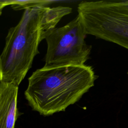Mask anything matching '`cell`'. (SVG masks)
I'll list each match as a JSON object with an SVG mask.
<instances>
[{
  "instance_id": "cell-1",
  "label": "cell",
  "mask_w": 128,
  "mask_h": 128,
  "mask_svg": "<svg viewBox=\"0 0 128 128\" xmlns=\"http://www.w3.org/2000/svg\"><path fill=\"white\" fill-rule=\"evenodd\" d=\"M72 11L71 8L61 6L40 5L25 8L18 24L8 30L6 37L0 54V82L18 86L40 53V42Z\"/></svg>"
},
{
  "instance_id": "cell-2",
  "label": "cell",
  "mask_w": 128,
  "mask_h": 128,
  "mask_svg": "<svg viewBox=\"0 0 128 128\" xmlns=\"http://www.w3.org/2000/svg\"><path fill=\"white\" fill-rule=\"evenodd\" d=\"M96 79L90 66H44L28 78L24 96L32 110L48 116L78 102Z\"/></svg>"
},
{
  "instance_id": "cell-3",
  "label": "cell",
  "mask_w": 128,
  "mask_h": 128,
  "mask_svg": "<svg viewBox=\"0 0 128 128\" xmlns=\"http://www.w3.org/2000/svg\"><path fill=\"white\" fill-rule=\"evenodd\" d=\"M78 12L86 34L128 50V0L83 1Z\"/></svg>"
},
{
  "instance_id": "cell-4",
  "label": "cell",
  "mask_w": 128,
  "mask_h": 128,
  "mask_svg": "<svg viewBox=\"0 0 128 128\" xmlns=\"http://www.w3.org/2000/svg\"><path fill=\"white\" fill-rule=\"evenodd\" d=\"M86 35L78 16L64 26L54 28L45 39L47 50L44 66L85 64L92 50L86 42Z\"/></svg>"
},
{
  "instance_id": "cell-5",
  "label": "cell",
  "mask_w": 128,
  "mask_h": 128,
  "mask_svg": "<svg viewBox=\"0 0 128 128\" xmlns=\"http://www.w3.org/2000/svg\"><path fill=\"white\" fill-rule=\"evenodd\" d=\"M18 86L0 82V128H14L18 111L17 106Z\"/></svg>"
},
{
  "instance_id": "cell-6",
  "label": "cell",
  "mask_w": 128,
  "mask_h": 128,
  "mask_svg": "<svg viewBox=\"0 0 128 128\" xmlns=\"http://www.w3.org/2000/svg\"></svg>"
}]
</instances>
